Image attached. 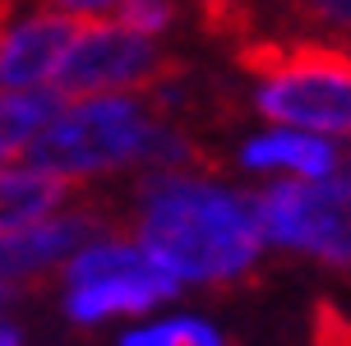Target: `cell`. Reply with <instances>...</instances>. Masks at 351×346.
<instances>
[{
	"instance_id": "obj_12",
	"label": "cell",
	"mask_w": 351,
	"mask_h": 346,
	"mask_svg": "<svg viewBox=\"0 0 351 346\" xmlns=\"http://www.w3.org/2000/svg\"><path fill=\"white\" fill-rule=\"evenodd\" d=\"M121 346H227V342L204 319H171V323H153V328L130 332Z\"/></svg>"
},
{
	"instance_id": "obj_4",
	"label": "cell",
	"mask_w": 351,
	"mask_h": 346,
	"mask_svg": "<svg viewBox=\"0 0 351 346\" xmlns=\"http://www.w3.org/2000/svg\"><path fill=\"white\" fill-rule=\"evenodd\" d=\"M194 74L185 55L158 47L153 37L130 33L121 23L97 18L79 42H74L60 69H56V92L74 102V97H111V92H158Z\"/></svg>"
},
{
	"instance_id": "obj_6",
	"label": "cell",
	"mask_w": 351,
	"mask_h": 346,
	"mask_svg": "<svg viewBox=\"0 0 351 346\" xmlns=\"http://www.w3.org/2000/svg\"><path fill=\"white\" fill-rule=\"evenodd\" d=\"M97 18H74V14H33L14 18L0 37V88H33L51 79L65 51L93 28Z\"/></svg>"
},
{
	"instance_id": "obj_1",
	"label": "cell",
	"mask_w": 351,
	"mask_h": 346,
	"mask_svg": "<svg viewBox=\"0 0 351 346\" xmlns=\"http://www.w3.org/2000/svg\"><path fill=\"white\" fill-rule=\"evenodd\" d=\"M125 236L194 286H236L254 273L263 249V226L254 194L217 190L204 175L153 171L134 185V217Z\"/></svg>"
},
{
	"instance_id": "obj_5",
	"label": "cell",
	"mask_w": 351,
	"mask_h": 346,
	"mask_svg": "<svg viewBox=\"0 0 351 346\" xmlns=\"http://www.w3.org/2000/svg\"><path fill=\"white\" fill-rule=\"evenodd\" d=\"M263 240L300 249L351 277V171L324 180H273L254 194Z\"/></svg>"
},
{
	"instance_id": "obj_13",
	"label": "cell",
	"mask_w": 351,
	"mask_h": 346,
	"mask_svg": "<svg viewBox=\"0 0 351 346\" xmlns=\"http://www.w3.org/2000/svg\"><path fill=\"white\" fill-rule=\"evenodd\" d=\"M176 18H180V5L176 0H121L116 5V23L130 28V33H143V37L167 33Z\"/></svg>"
},
{
	"instance_id": "obj_16",
	"label": "cell",
	"mask_w": 351,
	"mask_h": 346,
	"mask_svg": "<svg viewBox=\"0 0 351 346\" xmlns=\"http://www.w3.org/2000/svg\"><path fill=\"white\" fill-rule=\"evenodd\" d=\"M0 305H5V295H0ZM0 346H19V332L10 328L5 319H0Z\"/></svg>"
},
{
	"instance_id": "obj_11",
	"label": "cell",
	"mask_w": 351,
	"mask_h": 346,
	"mask_svg": "<svg viewBox=\"0 0 351 346\" xmlns=\"http://www.w3.org/2000/svg\"><path fill=\"white\" fill-rule=\"evenodd\" d=\"M278 18L291 28H324L351 47V0H278Z\"/></svg>"
},
{
	"instance_id": "obj_10",
	"label": "cell",
	"mask_w": 351,
	"mask_h": 346,
	"mask_svg": "<svg viewBox=\"0 0 351 346\" xmlns=\"http://www.w3.org/2000/svg\"><path fill=\"white\" fill-rule=\"evenodd\" d=\"M194 10H199L204 33L217 37V42H227V47L254 37V28H259V10H254V0H194Z\"/></svg>"
},
{
	"instance_id": "obj_15",
	"label": "cell",
	"mask_w": 351,
	"mask_h": 346,
	"mask_svg": "<svg viewBox=\"0 0 351 346\" xmlns=\"http://www.w3.org/2000/svg\"><path fill=\"white\" fill-rule=\"evenodd\" d=\"M23 5H42V10L74 14V18H106V14H116L121 0H23Z\"/></svg>"
},
{
	"instance_id": "obj_7",
	"label": "cell",
	"mask_w": 351,
	"mask_h": 346,
	"mask_svg": "<svg viewBox=\"0 0 351 346\" xmlns=\"http://www.w3.org/2000/svg\"><path fill=\"white\" fill-rule=\"evenodd\" d=\"M180 291V277H171L158 259H148L134 273H116V277H97L84 286H70L65 295V314L74 323H102L111 314H143L171 300Z\"/></svg>"
},
{
	"instance_id": "obj_3",
	"label": "cell",
	"mask_w": 351,
	"mask_h": 346,
	"mask_svg": "<svg viewBox=\"0 0 351 346\" xmlns=\"http://www.w3.org/2000/svg\"><path fill=\"white\" fill-rule=\"evenodd\" d=\"M158 121L162 116L153 111V102H139V97H121V92L84 97L28 143V162L56 175H74V180L121 171V166L143 162Z\"/></svg>"
},
{
	"instance_id": "obj_14",
	"label": "cell",
	"mask_w": 351,
	"mask_h": 346,
	"mask_svg": "<svg viewBox=\"0 0 351 346\" xmlns=\"http://www.w3.org/2000/svg\"><path fill=\"white\" fill-rule=\"evenodd\" d=\"M310 342L315 346H351V314L333 300H315L310 310Z\"/></svg>"
},
{
	"instance_id": "obj_8",
	"label": "cell",
	"mask_w": 351,
	"mask_h": 346,
	"mask_svg": "<svg viewBox=\"0 0 351 346\" xmlns=\"http://www.w3.org/2000/svg\"><path fill=\"white\" fill-rule=\"evenodd\" d=\"M84 194H88L84 180L42 171V166L0 171V236L23 231V226H33V222H47L56 208L79 203Z\"/></svg>"
},
{
	"instance_id": "obj_9",
	"label": "cell",
	"mask_w": 351,
	"mask_h": 346,
	"mask_svg": "<svg viewBox=\"0 0 351 346\" xmlns=\"http://www.w3.org/2000/svg\"><path fill=\"white\" fill-rule=\"evenodd\" d=\"M241 162L250 171H296L305 180H324V175H337V171H351V148H333L315 134H296V129H282V134H263V138H250L241 148Z\"/></svg>"
},
{
	"instance_id": "obj_2",
	"label": "cell",
	"mask_w": 351,
	"mask_h": 346,
	"mask_svg": "<svg viewBox=\"0 0 351 346\" xmlns=\"http://www.w3.org/2000/svg\"><path fill=\"white\" fill-rule=\"evenodd\" d=\"M241 74L259 79L254 111L305 134H351V47L319 37H245L231 47Z\"/></svg>"
},
{
	"instance_id": "obj_17",
	"label": "cell",
	"mask_w": 351,
	"mask_h": 346,
	"mask_svg": "<svg viewBox=\"0 0 351 346\" xmlns=\"http://www.w3.org/2000/svg\"><path fill=\"white\" fill-rule=\"evenodd\" d=\"M5 157H14V148H10V143L0 138V162H5Z\"/></svg>"
}]
</instances>
